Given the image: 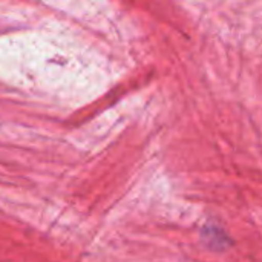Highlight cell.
I'll use <instances>...</instances> for the list:
<instances>
[{"label": "cell", "instance_id": "6da1fadb", "mask_svg": "<svg viewBox=\"0 0 262 262\" xmlns=\"http://www.w3.org/2000/svg\"><path fill=\"white\" fill-rule=\"evenodd\" d=\"M204 241L212 247V249H224L227 247V236L224 232H221L216 227H206L203 232Z\"/></svg>", "mask_w": 262, "mask_h": 262}]
</instances>
